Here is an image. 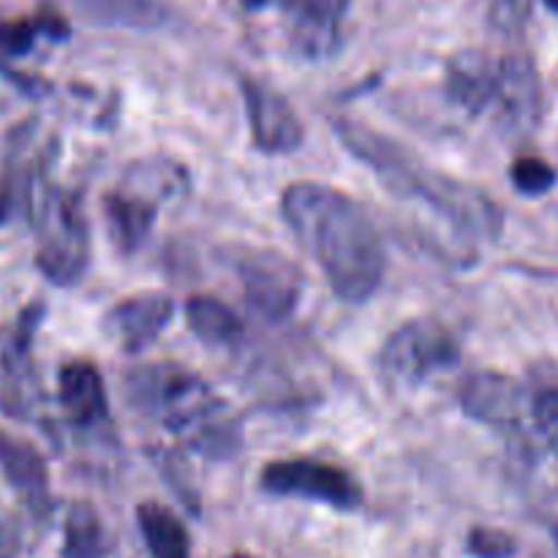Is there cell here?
I'll return each instance as SVG.
<instances>
[{
    "label": "cell",
    "mask_w": 558,
    "mask_h": 558,
    "mask_svg": "<svg viewBox=\"0 0 558 558\" xmlns=\"http://www.w3.org/2000/svg\"><path fill=\"white\" fill-rule=\"evenodd\" d=\"M281 216L341 303L363 305L379 292L387 276V248L379 227L357 199L327 183L300 180L283 189Z\"/></svg>",
    "instance_id": "1"
},
{
    "label": "cell",
    "mask_w": 558,
    "mask_h": 558,
    "mask_svg": "<svg viewBox=\"0 0 558 558\" xmlns=\"http://www.w3.org/2000/svg\"><path fill=\"white\" fill-rule=\"evenodd\" d=\"M332 131L390 194L425 205L466 240H494L501 234V210L485 191L430 169L417 153L374 125L352 118H332Z\"/></svg>",
    "instance_id": "2"
},
{
    "label": "cell",
    "mask_w": 558,
    "mask_h": 558,
    "mask_svg": "<svg viewBox=\"0 0 558 558\" xmlns=\"http://www.w3.org/2000/svg\"><path fill=\"white\" fill-rule=\"evenodd\" d=\"M131 407L205 458H229L240 430L207 379L178 363L140 365L125 376Z\"/></svg>",
    "instance_id": "3"
},
{
    "label": "cell",
    "mask_w": 558,
    "mask_h": 558,
    "mask_svg": "<svg viewBox=\"0 0 558 558\" xmlns=\"http://www.w3.org/2000/svg\"><path fill=\"white\" fill-rule=\"evenodd\" d=\"M36 267L54 287H74L90 265V229L80 196L47 178L31 185Z\"/></svg>",
    "instance_id": "4"
},
{
    "label": "cell",
    "mask_w": 558,
    "mask_h": 558,
    "mask_svg": "<svg viewBox=\"0 0 558 558\" xmlns=\"http://www.w3.org/2000/svg\"><path fill=\"white\" fill-rule=\"evenodd\" d=\"M189 189V174L172 158H142L125 174V183L104 194V223L112 245L123 256L136 254L156 227L158 207Z\"/></svg>",
    "instance_id": "5"
},
{
    "label": "cell",
    "mask_w": 558,
    "mask_h": 558,
    "mask_svg": "<svg viewBox=\"0 0 558 558\" xmlns=\"http://www.w3.org/2000/svg\"><path fill=\"white\" fill-rule=\"evenodd\" d=\"M461 363L456 330L434 316H417L385 338L379 349V374L401 387H420Z\"/></svg>",
    "instance_id": "6"
},
{
    "label": "cell",
    "mask_w": 558,
    "mask_h": 558,
    "mask_svg": "<svg viewBox=\"0 0 558 558\" xmlns=\"http://www.w3.org/2000/svg\"><path fill=\"white\" fill-rule=\"evenodd\" d=\"M259 488L278 499H303L338 512L363 507L365 490L360 480L336 463L319 458H281L259 472Z\"/></svg>",
    "instance_id": "7"
},
{
    "label": "cell",
    "mask_w": 558,
    "mask_h": 558,
    "mask_svg": "<svg viewBox=\"0 0 558 558\" xmlns=\"http://www.w3.org/2000/svg\"><path fill=\"white\" fill-rule=\"evenodd\" d=\"M251 311L270 325H281L298 311L305 278L298 262L272 248H248L234 265Z\"/></svg>",
    "instance_id": "8"
},
{
    "label": "cell",
    "mask_w": 558,
    "mask_h": 558,
    "mask_svg": "<svg viewBox=\"0 0 558 558\" xmlns=\"http://www.w3.org/2000/svg\"><path fill=\"white\" fill-rule=\"evenodd\" d=\"M463 414L496 434L512 436L529 445L526 385L499 371H474L458 387Z\"/></svg>",
    "instance_id": "9"
},
{
    "label": "cell",
    "mask_w": 558,
    "mask_h": 558,
    "mask_svg": "<svg viewBox=\"0 0 558 558\" xmlns=\"http://www.w3.org/2000/svg\"><path fill=\"white\" fill-rule=\"evenodd\" d=\"M44 322V305L33 303L16 316L0 347V403L11 417L31 420L38 407V379L33 368V341Z\"/></svg>",
    "instance_id": "10"
},
{
    "label": "cell",
    "mask_w": 558,
    "mask_h": 558,
    "mask_svg": "<svg viewBox=\"0 0 558 558\" xmlns=\"http://www.w3.org/2000/svg\"><path fill=\"white\" fill-rule=\"evenodd\" d=\"M245 118H248L251 142L265 156H292L305 140V125L298 109L281 90L267 82L243 76L240 80Z\"/></svg>",
    "instance_id": "11"
},
{
    "label": "cell",
    "mask_w": 558,
    "mask_h": 558,
    "mask_svg": "<svg viewBox=\"0 0 558 558\" xmlns=\"http://www.w3.org/2000/svg\"><path fill=\"white\" fill-rule=\"evenodd\" d=\"M507 131L532 134L543 118V82L526 54H505L499 65L496 101L490 109Z\"/></svg>",
    "instance_id": "12"
},
{
    "label": "cell",
    "mask_w": 558,
    "mask_h": 558,
    "mask_svg": "<svg viewBox=\"0 0 558 558\" xmlns=\"http://www.w3.org/2000/svg\"><path fill=\"white\" fill-rule=\"evenodd\" d=\"M174 316V300L167 292H136L118 300L104 316V330L129 354L145 352L161 338Z\"/></svg>",
    "instance_id": "13"
},
{
    "label": "cell",
    "mask_w": 558,
    "mask_h": 558,
    "mask_svg": "<svg viewBox=\"0 0 558 558\" xmlns=\"http://www.w3.org/2000/svg\"><path fill=\"white\" fill-rule=\"evenodd\" d=\"M501 58H494L485 49H461L447 60L445 93L452 107L466 112L469 118L490 114L499 85Z\"/></svg>",
    "instance_id": "14"
},
{
    "label": "cell",
    "mask_w": 558,
    "mask_h": 558,
    "mask_svg": "<svg viewBox=\"0 0 558 558\" xmlns=\"http://www.w3.org/2000/svg\"><path fill=\"white\" fill-rule=\"evenodd\" d=\"M58 401L76 430L96 434L109 425V398L101 371L87 360H71L58 371Z\"/></svg>",
    "instance_id": "15"
},
{
    "label": "cell",
    "mask_w": 558,
    "mask_h": 558,
    "mask_svg": "<svg viewBox=\"0 0 558 558\" xmlns=\"http://www.w3.org/2000/svg\"><path fill=\"white\" fill-rule=\"evenodd\" d=\"M0 472L22 505L33 512V518L47 521L52 512V490H49V472L41 452L27 439L0 430Z\"/></svg>",
    "instance_id": "16"
},
{
    "label": "cell",
    "mask_w": 558,
    "mask_h": 558,
    "mask_svg": "<svg viewBox=\"0 0 558 558\" xmlns=\"http://www.w3.org/2000/svg\"><path fill=\"white\" fill-rule=\"evenodd\" d=\"M352 0H283L292 44L303 58H330L341 44V20Z\"/></svg>",
    "instance_id": "17"
},
{
    "label": "cell",
    "mask_w": 558,
    "mask_h": 558,
    "mask_svg": "<svg viewBox=\"0 0 558 558\" xmlns=\"http://www.w3.org/2000/svg\"><path fill=\"white\" fill-rule=\"evenodd\" d=\"M529 439L558 461V363L543 360L526 374Z\"/></svg>",
    "instance_id": "18"
},
{
    "label": "cell",
    "mask_w": 558,
    "mask_h": 558,
    "mask_svg": "<svg viewBox=\"0 0 558 558\" xmlns=\"http://www.w3.org/2000/svg\"><path fill=\"white\" fill-rule=\"evenodd\" d=\"M136 526L153 558H191V534L169 507L142 501L136 507Z\"/></svg>",
    "instance_id": "19"
},
{
    "label": "cell",
    "mask_w": 558,
    "mask_h": 558,
    "mask_svg": "<svg viewBox=\"0 0 558 558\" xmlns=\"http://www.w3.org/2000/svg\"><path fill=\"white\" fill-rule=\"evenodd\" d=\"M185 322L207 347H234L243 338V319L238 311L213 294H194L185 303Z\"/></svg>",
    "instance_id": "20"
},
{
    "label": "cell",
    "mask_w": 558,
    "mask_h": 558,
    "mask_svg": "<svg viewBox=\"0 0 558 558\" xmlns=\"http://www.w3.org/2000/svg\"><path fill=\"white\" fill-rule=\"evenodd\" d=\"M109 537L90 501H74L63 521V558H107Z\"/></svg>",
    "instance_id": "21"
},
{
    "label": "cell",
    "mask_w": 558,
    "mask_h": 558,
    "mask_svg": "<svg viewBox=\"0 0 558 558\" xmlns=\"http://www.w3.org/2000/svg\"><path fill=\"white\" fill-rule=\"evenodd\" d=\"M82 9L98 22L140 31H153L169 20V9L161 0H82Z\"/></svg>",
    "instance_id": "22"
},
{
    "label": "cell",
    "mask_w": 558,
    "mask_h": 558,
    "mask_svg": "<svg viewBox=\"0 0 558 558\" xmlns=\"http://www.w3.org/2000/svg\"><path fill=\"white\" fill-rule=\"evenodd\" d=\"M38 36H49L54 41H63L69 36V25L58 14H38L36 20H9L0 22V49L5 54L31 52Z\"/></svg>",
    "instance_id": "23"
},
{
    "label": "cell",
    "mask_w": 558,
    "mask_h": 558,
    "mask_svg": "<svg viewBox=\"0 0 558 558\" xmlns=\"http://www.w3.org/2000/svg\"><path fill=\"white\" fill-rule=\"evenodd\" d=\"M510 180L518 194L523 196H543L556 185V172L548 161L537 156H521L512 161Z\"/></svg>",
    "instance_id": "24"
},
{
    "label": "cell",
    "mask_w": 558,
    "mask_h": 558,
    "mask_svg": "<svg viewBox=\"0 0 558 558\" xmlns=\"http://www.w3.org/2000/svg\"><path fill=\"white\" fill-rule=\"evenodd\" d=\"M515 539L507 532H499V529L477 526L466 537V550L474 558H510L515 554Z\"/></svg>",
    "instance_id": "25"
},
{
    "label": "cell",
    "mask_w": 558,
    "mask_h": 558,
    "mask_svg": "<svg viewBox=\"0 0 558 558\" xmlns=\"http://www.w3.org/2000/svg\"><path fill=\"white\" fill-rule=\"evenodd\" d=\"M16 554H20V529L0 512V558H16Z\"/></svg>",
    "instance_id": "26"
},
{
    "label": "cell",
    "mask_w": 558,
    "mask_h": 558,
    "mask_svg": "<svg viewBox=\"0 0 558 558\" xmlns=\"http://www.w3.org/2000/svg\"><path fill=\"white\" fill-rule=\"evenodd\" d=\"M9 213H11V185H9V180L0 174V227L5 223Z\"/></svg>",
    "instance_id": "27"
},
{
    "label": "cell",
    "mask_w": 558,
    "mask_h": 558,
    "mask_svg": "<svg viewBox=\"0 0 558 558\" xmlns=\"http://www.w3.org/2000/svg\"><path fill=\"white\" fill-rule=\"evenodd\" d=\"M543 3H545V5H548V9H550V11H556V14H558V0H543Z\"/></svg>",
    "instance_id": "28"
},
{
    "label": "cell",
    "mask_w": 558,
    "mask_h": 558,
    "mask_svg": "<svg viewBox=\"0 0 558 558\" xmlns=\"http://www.w3.org/2000/svg\"><path fill=\"white\" fill-rule=\"evenodd\" d=\"M229 558H254V556H248V554H232Z\"/></svg>",
    "instance_id": "29"
},
{
    "label": "cell",
    "mask_w": 558,
    "mask_h": 558,
    "mask_svg": "<svg viewBox=\"0 0 558 558\" xmlns=\"http://www.w3.org/2000/svg\"><path fill=\"white\" fill-rule=\"evenodd\" d=\"M556 545H558V526H556Z\"/></svg>",
    "instance_id": "30"
}]
</instances>
